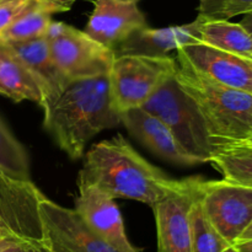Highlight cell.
I'll return each instance as SVG.
<instances>
[{"mask_svg":"<svg viewBox=\"0 0 252 252\" xmlns=\"http://www.w3.org/2000/svg\"><path fill=\"white\" fill-rule=\"evenodd\" d=\"M199 202L214 228L233 246L252 223V187L224 179L202 180Z\"/></svg>","mask_w":252,"mask_h":252,"instance_id":"6","label":"cell"},{"mask_svg":"<svg viewBox=\"0 0 252 252\" xmlns=\"http://www.w3.org/2000/svg\"><path fill=\"white\" fill-rule=\"evenodd\" d=\"M249 59H250V61H252V57H251V58H249Z\"/></svg>","mask_w":252,"mask_h":252,"instance_id":"34","label":"cell"},{"mask_svg":"<svg viewBox=\"0 0 252 252\" xmlns=\"http://www.w3.org/2000/svg\"><path fill=\"white\" fill-rule=\"evenodd\" d=\"M36 1L56 14V12H64L70 10L76 0H36Z\"/></svg>","mask_w":252,"mask_h":252,"instance_id":"26","label":"cell"},{"mask_svg":"<svg viewBox=\"0 0 252 252\" xmlns=\"http://www.w3.org/2000/svg\"><path fill=\"white\" fill-rule=\"evenodd\" d=\"M198 20L191 24L170 26L164 29L138 30L130 34L120 46L116 47L115 54H145V56H166L170 51L179 49L189 44L199 43Z\"/></svg>","mask_w":252,"mask_h":252,"instance_id":"15","label":"cell"},{"mask_svg":"<svg viewBox=\"0 0 252 252\" xmlns=\"http://www.w3.org/2000/svg\"><path fill=\"white\" fill-rule=\"evenodd\" d=\"M147 26L137 0H94L85 33L115 51L130 34Z\"/></svg>","mask_w":252,"mask_h":252,"instance_id":"12","label":"cell"},{"mask_svg":"<svg viewBox=\"0 0 252 252\" xmlns=\"http://www.w3.org/2000/svg\"><path fill=\"white\" fill-rule=\"evenodd\" d=\"M0 48H1V43H0Z\"/></svg>","mask_w":252,"mask_h":252,"instance_id":"35","label":"cell"},{"mask_svg":"<svg viewBox=\"0 0 252 252\" xmlns=\"http://www.w3.org/2000/svg\"><path fill=\"white\" fill-rule=\"evenodd\" d=\"M0 95L11 98L14 102L32 101L42 108L44 105L42 91L33 76L4 44L0 48Z\"/></svg>","mask_w":252,"mask_h":252,"instance_id":"17","label":"cell"},{"mask_svg":"<svg viewBox=\"0 0 252 252\" xmlns=\"http://www.w3.org/2000/svg\"><path fill=\"white\" fill-rule=\"evenodd\" d=\"M246 240H252V223L245 229V231L241 234L240 238L238 239V241H236V243H241V241H246Z\"/></svg>","mask_w":252,"mask_h":252,"instance_id":"30","label":"cell"},{"mask_svg":"<svg viewBox=\"0 0 252 252\" xmlns=\"http://www.w3.org/2000/svg\"><path fill=\"white\" fill-rule=\"evenodd\" d=\"M175 79L196 102L219 148L248 138L252 129V95L228 88L208 76L177 64Z\"/></svg>","mask_w":252,"mask_h":252,"instance_id":"3","label":"cell"},{"mask_svg":"<svg viewBox=\"0 0 252 252\" xmlns=\"http://www.w3.org/2000/svg\"><path fill=\"white\" fill-rule=\"evenodd\" d=\"M176 62L221 85L252 95V61L249 58L199 42L177 49Z\"/></svg>","mask_w":252,"mask_h":252,"instance_id":"10","label":"cell"},{"mask_svg":"<svg viewBox=\"0 0 252 252\" xmlns=\"http://www.w3.org/2000/svg\"><path fill=\"white\" fill-rule=\"evenodd\" d=\"M66 27H68V25L64 24V22L51 21L48 24V26H47V30H46V32H44L43 37L48 42L53 41V39L58 38L59 36H62V34L64 33V31L66 30Z\"/></svg>","mask_w":252,"mask_h":252,"instance_id":"27","label":"cell"},{"mask_svg":"<svg viewBox=\"0 0 252 252\" xmlns=\"http://www.w3.org/2000/svg\"><path fill=\"white\" fill-rule=\"evenodd\" d=\"M1 44L24 64L38 84L44 98L43 110L48 107L70 83L57 66L52 57L49 42L44 37L27 41L4 42Z\"/></svg>","mask_w":252,"mask_h":252,"instance_id":"14","label":"cell"},{"mask_svg":"<svg viewBox=\"0 0 252 252\" xmlns=\"http://www.w3.org/2000/svg\"><path fill=\"white\" fill-rule=\"evenodd\" d=\"M243 19H241V21L239 22V24L241 25V26L244 27V29L248 31V33L250 34L251 38H252V12H249V14H245L243 15Z\"/></svg>","mask_w":252,"mask_h":252,"instance_id":"28","label":"cell"},{"mask_svg":"<svg viewBox=\"0 0 252 252\" xmlns=\"http://www.w3.org/2000/svg\"><path fill=\"white\" fill-rule=\"evenodd\" d=\"M137 1H138V0H137Z\"/></svg>","mask_w":252,"mask_h":252,"instance_id":"36","label":"cell"},{"mask_svg":"<svg viewBox=\"0 0 252 252\" xmlns=\"http://www.w3.org/2000/svg\"><path fill=\"white\" fill-rule=\"evenodd\" d=\"M235 252H236V251H235Z\"/></svg>","mask_w":252,"mask_h":252,"instance_id":"37","label":"cell"},{"mask_svg":"<svg viewBox=\"0 0 252 252\" xmlns=\"http://www.w3.org/2000/svg\"><path fill=\"white\" fill-rule=\"evenodd\" d=\"M52 15L53 12L51 10L33 0V2L0 34V43L43 37L47 26L52 21Z\"/></svg>","mask_w":252,"mask_h":252,"instance_id":"20","label":"cell"},{"mask_svg":"<svg viewBox=\"0 0 252 252\" xmlns=\"http://www.w3.org/2000/svg\"><path fill=\"white\" fill-rule=\"evenodd\" d=\"M142 107L158 116L171 129L180 145L201 164L209 162L218 150L196 102L179 85L175 74L158 88Z\"/></svg>","mask_w":252,"mask_h":252,"instance_id":"4","label":"cell"},{"mask_svg":"<svg viewBox=\"0 0 252 252\" xmlns=\"http://www.w3.org/2000/svg\"><path fill=\"white\" fill-rule=\"evenodd\" d=\"M42 244L51 252H120L94 233L75 209L46 196L38 203Z\"/></svg>","mask_w":252,"mask_h":252,"instance_id":"7","label":"cell"},{"mask_svg":"<svg viewBox=\"0 0 252 252\" xmlns=\"http://www.w3.org/2000/svg\"><path fill=\"white\" fill-rule=\"evenodd\" d=\"M197 20L198 38L202 43L235 56L251 58L252 38L240 24L229 20L206 19L199 15Z\"/></svg>","mask_w":252,"mask_h":252,"instance_id":"16","label":"cell"},{"mask_svg":"<svg viewBox=\"0 0 252 252\" xmlns=\"http://www.w3.org/2000/svg\"><path fill=\"white\" fill-rule=\"evenodd\" d=\"M236 142H238V140H236ZM243 142H245V143H248V144L252 145V139H250V138H248V139H243Z\"/></svg>","mask_w":252,"mask_h":252,"instance_id":"31","label":"cell"},{"mask_svg":"<svg viewBox=\"0 0 252 252\" xmlns=\"http://www.w3.org/2000/svg\"><path fill=\"white\" fill-rule=\"evenodd\" d=\"M0 252H51L42 241L36 240H21L12 245L7 246L6 249Z\"/></svg>","mask_w":252,"mask_h":252,"instance_id":"24","label":"cell"},{"mask_svg":"<svg viewBox=\"0 0 252 252\" xmlns=\"http://www.w3.org/2000/svg\"><path fill=\"white\" fill-rule=\"evenodd\" d=\"M223 179L252 187V145L243 140L224 143L209 160Z\"/></svg>","mask_w":252,"mask_h":252,"instance_id":"18","label":"cell"},{"mask_svg":"<svg viewBox=\"0 0 252 252\" xmlns=\"http://www.w3.org/2000/svg\"><path fill=\"white\" fill-rule=\"evenodd\" d=\"M49 47L57 66L69 81L108 74L116 57L113 49L70 25L62 36L49 41Z\"/></svg>","mask_w":252,"mask_h":252,"instance_id":"8","label":"cell"},{"mask_svg":"<svg viewBox=\"0 0 252 252\" xmlns=\"http://www.w3.org/2000/svg\"><path fill=\"white\" fill-rule=\"evenodd\" d=\"M78 184L94 185L113 199H134L153 208L180 184L138 154L121 134L89 149Z\"/></svg>","mask_w":252,"mask_h":252,"instance_id":"2","label":"cell"},{"mask_svg":"<svg viewBox=\"0 0 252 252\" xmlns=\"http://www.w3.org/2000/svg\"><path fill=\"white\" fill-rule=\"evenodd\" d=\"M234 250L236 252H252V240L234 244Z\"/></svg>","mask_w":252,"mask_h":252,"instance_id":"29","label":"cell"},{"mask_svg":"<svg viewBox=\"0 0 252 252\" xmlns=\"http://www.w3.org/2000/svg\"><path fill=\"white\" fill-rule=\"evenodd\" d=\"M121 121L132 137L162 160L181 166L201 164L198 159L189 155L180 145L171 129L149 111L143 107L125 111L121 113Z\"/></svg>","mask_w":252,"mask_h":252,"instance_id":"13","label":"cell"},{"mask_svg":"<svg viewBox=\"0 0 252 252\" xmlns=\"http://www.w3.org/2000/svg\"><path fill=\"white\" fill-rule=\"evenodd\" d=\"M75 211L108 245L120 252H139L128 240L116 199L94 185L78 184Z\"/></svg>","mask_w":252,"mask_h":252,"instance_id":"11","label":"cell"},{"mask_svg":"<svg viewBox=\"0 0 252 252\" xmlns=\"http://www.w3.org/2000/svg\"><path fill=\"white\" fill-rule=\"evenodd\" d=\"M192 252H235L234 246L226 241L204 213L199 202V193L189 211Z\"/></svg>","mask_w":252,"mask_h":252,"instance_id":"19","label":"cell"},{"mask_svg":"<svg viewBox=\"0 0 252 252\" xmlns=\"http://www.w3.org/2000/svg\"><path fill=\"white\" fill-rule=\"evenodd\" d=\"M21 240H26V239H22L21 236L14 233L6 224L0 223V251Z\"/></svg>","mask_w":252,"mask_h":252,"instance_id":"25","label":"cell"},{"mask_svg":"<svg viewBox=\"0 0 252 252\" xmlns=\"http://www.w3.org/2000/svg\"><path fill=\"white\" fill-rule=\"evenodd\" d=\"M202 179L180 180L174 191L154 207L158 252H192L189 211L199 193Z\"/></svg>","mask_w":252,"mask_h":252,"instance_id":"9","label":"cell"},{"mask_svg":"<svg viewBox=\"0 0 252 252\" xmlns=\"http://www.w3.org/2000/svg\"><path fill=\"white\" fill-rule=\"evenodd\" d=\"M252 12V0H199L198 15L206 19L229 20Z\"/></svg>","mask_w":252,"mask_h":252,"instance_id":"22","label":"cell"},{"mask_svg":"<svg viewBox=\"0 0 252 252\" xmlns=\"http://www.w3.org/2000/svg\"><path fill=\"white\" fill-rule=\"evenodd\" d=\"M248 138H250V139H252V129L250 130V133H249V135H248ZM248 138H245V139H248Z\"/></svg>","mask_w":252,"mask_h":252,"instance_id":"32","label":"cell"},{"mask_svg":"<svg viewBox=\"0 0 252 252\" xmlns=\"http://www.w3.org/2000/svg\"><path fill=\"white\" fill-rule=\"evenodd\" d=\"M176 69L177 62L167 56H116L108 78L118 112L142 107Z\"/></svg>","mask_w":252,"mask_h":252,"instance_id":"5","label":"cell"},{"mask_svg":"<svg viewBox=\"0 0 252 252\" xmlns=\"http://www.w3.org/2000/svg\"><path fill=\"white\" fill-rule=\"evenodd\" d=\"M32 2L33 0H0V34Z\"/></svg>","mask_w":252,"mask_h":252,"instance_id":"23","label":"cell"},{"mask_svg":"<svg viewBox=\"0 0 252 252\" xmlns=\"http://www.w3.org/2000/svg\"><path fill=\"white\" fill-rule=\"evenodd\" d=\"M0 172L17 181H31L26 150L0 120Z\"/></svg>","mask_w":252,"mask_h":252,"instance_id":"21","label":"cell"},{"mask_svg":"<svg viewBox=\"0 0 252 252\" xmlns=\"http://www.w3.org/2000/svg\"><path fill=\"white\" fill-rule=\"evenodd\" d=\"M0 223H4V220H2V219H1V217H0ZM5 224V223H4Z\"/></svg>","mask_w":252,"mask_h":252,"instance_id":"33","label":"cell"},{"mask_svg":"<svg viewBox=\"0 0 252 252\" xmlns=\"http://www.w3.org/2000/svg\"><path fill=\"white\" fill-rule=\"evenodd\" d=\"M121 123L108 74L70 81L44 108V128L71 160L83 157L86 144L95 135Z\"/></svg>","mask_w":252,"mask_h":252,"instance_id":"1","label":"cell"}]
</instances>
